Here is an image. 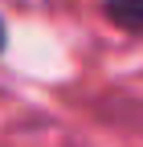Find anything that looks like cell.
Returning a JSON list of instances; mask_svg holds the SVG:
<instances>
[{
  "instance_id": "obj_2",
  "label": "cell",
  "mask_w": 143,
  "mask_h": 147,
  "mask_svg": "<svg viewBox=\"0 0 143 147\" xmlns=\"http://www.w3.org/2000/svg\"><path fill=\"white\" fill-rule=\"evenodd\" d=\"M0 45H4V21H0Z\"/></svg>"
},
{
  "instance_id": "obj_1",
  "label": "cell",
  "mask_w": 143,
  "mask_h": 147,
  "mask_svg": "<svg viewBox=\"0 0 143 147\" xmlns=\"http://www.w3.org/2000/svg\"><path fill=\"white\" fill-rule=\"evenodd\" d=\"M106 16L127 33H143V0H106Z\"/></svg>"
}]
</instances>
